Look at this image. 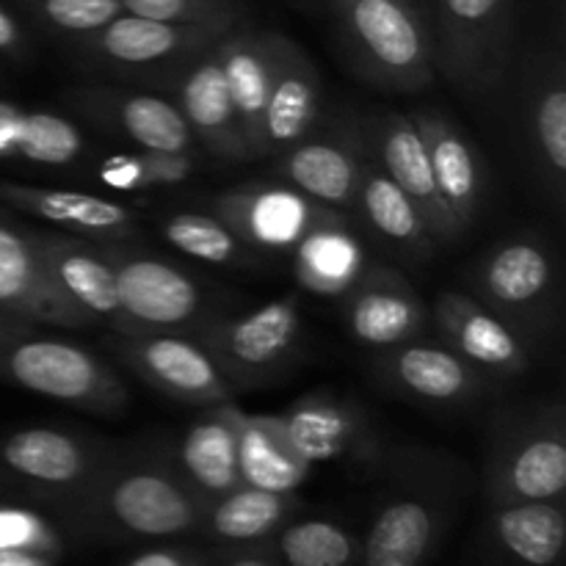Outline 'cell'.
Segmentation results:
<instances>
[{
    "label": "cell",
    "instance_id": "cell-1",
    "mask_svg": "<svg viewBox=\"0 0 566 566\" xmlns=\"http://www.w3.org/2000/svg\"><path fill=\"white\" fill-rule=\"evenodd\" d=\"M357 566H429L468 497V473L440 448H387Z\"/></svg>",
    "mask_w": 566,
    "mask_h": 566
},
{
    "label": "cell",
    "instance_id": "cell-2",
    "mask_svg": "<svg viewBox=\"0 0 566 566\" xmlns=\"http://www.w3.org/2000/svg\"><path fill=\"white\" fill-rule=\"evenodd\" d=\"M64 531L105 542H164L197 534L202 501L182 484L160 448L111 451L70 509Z\"/></svg>",
    "mask_w": 566,
    "mask_h": 566
},
{
    "label": "cell",
    "instance_id": "cell-3",
    "mask_svg": "<svg viewBox=\"0 0 566 566\" xmlns=\"http://www.w3.org/2000/svg\"><path fill=\"white\" fill-rule=\"evenodd\" d=\"M55 332L61 329L0 313V381L105 418L125 412L130 396L119 374Z\"/></svg>",
    "mask_w": 566,
    "mask_h": 566
},
{
    "label": "cell",
    "instance_id": "cell-4",
    "mask_svg": "<svg viewBox=\"0 0 566 566\" xmlns=\"http://www.w3.org/2000/svg\"><path fill=\"white\" fill-rule=\"evenodd\" d=\"M481 492L497 503H564L566 409L534 401L497 409L486 434Z\"/></svg>",
    "mask_w": 566,
    "mask_h": 566
},
{
    "label": "cell",
    "instance_id": "cell-5",
    "mask_svg": "<svg viewBox=\"0 0 566 566\" xmlns=\"http://www.w3.org/2000/svg\"><path fill=\"white\" fill-rule=\"evenodd\" d=\"M337 36L363 81L381 92L415 94L434 83L429 22L407 0H329Z\"/></svg>",
    "mask_w": 566,
    "mask_h": 566
},
{
    "label": "cell",
    "instance_id": "cell-6",
    "mask_svg": "<svg viewBox=\"0 0 566 566\" xmlns=\"http://www.w3.org/2000/svg\"><path fill=\"white\" fill-rule=\"evenodd\" d=\"M434 72L470 103L506 88L514 70L512 0H426Z\"/></svg>",
    "mask_w": 566,
    "mask_h": 566
},
{
    "label": "cell",
    "instance_id": "cell-7",
    "mask_svg": "<svg viewBox=\"0 0 566 566\" xmlns=\"http://www.w3.org/2000/svg\"><path fill=\"white\" fill-rule=\"evenodd\" d=\"M470 296L531 343L542 340L556 329L562 315V263L556 249L534 232L492 243L470 269Z\"/></svg>",
    "mask_w": 566,
    "mask_h": 566
},
{
    "label": "cell",
    "instance_id": "cell-8",
    "mask_svg": "<svg viewBox=\"0 0 566 566\" xmlns=\"http://www.w3.org/2000/svg\"><path fill=\"white\" fill-rule=\"evenodd\" d=\"M114 448L55 426H28L0 440V492L61 514L83 495Z\"/></svg>",
    "mask_w": 566,
    "mask_h": 566
},
{
    "label": "cell",
    "instance_id": "cell-9",
    "mask_svg": "<svg viewBox=\"0 0 566 566\" xmlns=\"http://www.w3.org/2000/svg\"><path fill=\"white\" fill-rule=\"evenodd\" d=\"M224 33L219 28L180 25L122 11L99 31L75 39V44L83 64L94 70L122 81L169 88L177 72L210 44L219 42Z\"/></svg>",
    "mask_w": 566,
    "mask_h": 566
},
{
    "label": "cell",
    "instance_id": "cell-10",
    "mask_svg": "<svg viewBox=\"0 0 566 566\" xmlns=\"http://www.w3.org/2000/svg\"><path fill=\"white\" fill-rule=\"evenodd\" d=\"M302 310L296 296L271 298L260 307L227 318H210L197 329L202 343L235 390L274 379L302 340Z\"/></svg>",
    "mask_w": 566,
    "mask_h": 566
},
{
    "label": "cell",
    "instance_id": "cell-11",
    "mask_svg": "<svg viewBox=\"0 0 566 566\" xmlns=\"http://www.w3.org/2000/svg\"><path fill=\"white\" fill-rule=\"evenodd\" d=\"M520 153L531 180L562 213L566 199V72L562 53H534L517 81Z\"/></svg>",
    "mask_w": 566,
    "mask_h": 566
},
{
    "label": "cell",
    "instance_id": "cell-12",
    "mask_svg": "<svg viewBox=\"0 0 566 566\" xmlns=\"http://www.w3.org/2000/svg\"><path fill=\"white\" fill-rule=\"evenodd\" d=\"M293 448L307 464H352L376 473L387 446L376 420L357 398L310 392L276 415Z\"/></svg>",
    "mask_w": 566,
    "mask_h": 566
},
{
    "label": "cell",
    "instance_id": "cell-13",
    "mask_svg": "<svg viewBox=\"0 0 566 566\" xmlns=\"http://www.w3.org/2000/svg\"><path fill=\"white\" fill-rule=\"evenodd\" d=\"M116 276V291L136 335L149 332H186L205 324L202 287L177 265L136 252L125 243H99Z\"/></svg>",
    "mask_w": 566,
    "mask_h": 566
},
{
    "label": "cell",
    "instance_id": "cell-14",
    "mask_svg": "<svg viewBox=\"0 0 566 566\" xmlns=\"http://www.w3.org/2000/svg\"><path fill=\"white\" fill-rule=\"evenodd\" d=\"M116 354L127 368L164 396L191 407H213L235 398V387L197 337L180 332L116 335Z\"/></svg>",
    "mask_w": 566,
    "mask_h": 566
},
{
    "label": "cell",
    "instance_id": "cell-15",
    "mask_svg": "<svg viewBox=\"0 0 566 566\" xmlns=\"http://www.w3.org/2000/svg\"><path fill=\"white\" fill-rule=\"evenodd\" d=\"M219 216L252 252H291L313 227L340 216L287 182H243L213 199Z\"/></svg>",
    "mask_w": 566,
    "mask_h": 566
},
{
    "label": "cell",
    "instance_id": "cell-16",
    "mask_svg": "<svg viewBox=\"0 0 566 566\" xmlns=\"http://www.w3.org/2000/svg\"><path fill=\"white\" fill-rule=\"evenodd\" d=\"M370 374L392 396L442 409L470 407L492 385L442 340L420 337L374 352Z\"/></svg>",
    "mask_w": 566,
    "mask_h": 566
},
{
    "label": "cell",
    "instance_id": "cell-17",
    "mask_svg": "<svg viewBox=\"0 0 566 566\" xmlns=\"http://www.w3.org/2000/svg\"><path fill=\"white\" fill-rule=\"evenodd\" d=\"M442 343L490 381L520 379L534 365V343L464 291H442L434 302Z\"/></svg>",
    "mask_w": 566,
    "mask_h": 566
},
{
    "label": "cell",
    "instance_id": "cell-18",
    "mask_svg": "<svg viewBox=\"0 0 566 566\" xmlns=\"http://www.w3.org/2000/svg\"><path fill=\"white\" fill-rule=\"evenodd\" d=\"M365 155L368 138L363 122L343 119L321 133L313 130L274 158L282 182L298 188L324 208L348 213L354 210Z\"/></svg>",
    "mask_w": 566,
    "mask_h": 566
},
{
    "label": "cell",
    "instance_id": "cell-19",
    "mask_svg": "<svg viewBox=\"0 0 566 566\" xmlns=\"http://www.w3.org/2000/svg\"><path fill=\"white\" fill-rule=\"evenodd\" d=\"M363 127L374 158L390 175V180L407 193L409 202L418 208L420 219H423L426 230L434 238L437 247L457 243L462 238V230L453 221L448 205L442 202L429 164V153H426L423 138H420L409 114L379 111L370 119H365Z\"/></svg>",
    "mask_w": 566,
    "mask_h": 566
},
{
    "label": "cell",
    "instance_id": "cell-20",
    "mask_svg": "<svg viewBox=\"0 0 566 566\" xmlns=\"http://www.w3.org/2000/svg\"><path fill=\"white\" fill-rule=\"evenodd\" d=\"M75 108L108 136L136 149L169 155H197V142L171 99L130 88L88 86L75 92Z\"/></svg>",
    "mask_w": 566,
    "mask_h": 566
},
{
    "label": "cell",
    "instance_id": "cell-21",
    "mask_svg": "<svg viewBox=\"0 0 566 566\" xmlns=\"http://www.w3.org/2000/svg\"><path fill=\"white\" fill-rule=\"evenodd\" d=\"M343 324L354 343L379 352L423 335L426 302L401 271L368 263L343 296Z\"/></svg>",
    "mask_w": 566,
    "mask_h": 566
},
{
    "label": "cell",
    "instance_id": "cell-22",
    "mask_svg": "<svg viewBox=\"0 0 566 566\" xmlns=\"http://www.w3.org/2000/svg\"><path fill=\"white\" fill-rule=\"evenodd\" d=\"M0 313L61 332L94 329V321L72 307L44 269L36 232L0 221Z\"/></svg>",
    "mask_w": 566,
    "mask_h": 566
},
{
    "label": "cell",
    "instance_id": "cell-23",
    "mask_svg": "<svg viewBox=\"0 0 566 566\" xmlns=\"http://www.w3.org/2000/svg\"><path fill=\"white\" fill-rule=\"evenodd\" d=\"M564 503H497L486 506L475 534L479 566H564Z\"/></svg>",
    "mask_w": 566,
    "mask_h": 566
},
{
    "label": "cell",
    "instance_id": "cell-24",
    "mask_svg": "<svg viewBox=\"0 0 566 566\" xmlns=\"http://www.w3.org/2000/svg\"><path fill=\"white\" fill-rule=\"evenodd\" d=\"M44 269L61 296L94 324H108L116 335H136L116 291V276L103 247L66 232H36Z\"/></svg>",
    "mask_w": 566,
    "mask_h": 566
},
{
    "label": "cell",
    "instance_id": "cell-25",
    "mask_svg": "<svg viewBox=\"0 0 566 566\" xmlns=\"http://www.w3.org/2000/svg\"><path fill=\"white\" fill-rule=\"evenodd\" d=\"M205 412L182 429L177 442L160 448L182 484L205 503L243 486L238 464V423L241 412L232 401L202 407Z\"/></svg>",
    "mask_w": 566,
    "mask_h": 566
},
{
    "label": "cell",
    "instance_id": "cell-26",
    "mask_svg": "<svg viewBox=\"0 0 566 566\" xmlns=\"http://www.w3.org/2000/svg\"><path fill=\"white\" fill-rule=\"evenodd\" d=\"M0 205L94 243H127L138 235L136 210L103 193L0 182Z\"/></svg>",
    "mask_w": 566,
    "mask_h": 566
},
{
    "label": "cell",
    "instance_id": "cell-27",
    "mask_svg": "<svg viewBox=\"0 0 566 566\" xmlns=\"http://www.w3.org/2000/svg\"><path fill=\"white\" fill-rule=\"evenodd\" d=\"M169 88L175 92V105L180 108L193 142L205 153L221 160H252L247 144H243V133L238 125L235 105H232L216 44L188 61L177 72Z\"/></svg>",
    "mask_w": 566,
    "mask_h": 566
},
{
    "label": "cell",
    "instance_id": "cell-28",
    "mask_svg": "<svg viewBox=\"0 0 566 566\" xmlns=\"http://www.w3.org/2000/svg\"><path fill=\"white\" fill-rule=\"evenodd\" d=\"M321 75L302 44L271 31V70L265 94V158L285 153L315 130Z\"/></svg>",
    "mask_w": 566,
    "mask_h": 566
},
{
    "label": "cell",
    "instance_id": "cell-29",
    "mask_svg": "<svg viewBox=\"0 0 566 566\" xmlns=\"http://www.w3.org/2000/svg\"><path fill=\"white\" fill-rule=\"evenodd\" d=\"M409 119L423 138L442 202L448 205L453 221L464 235L479 216L481 205H484V158L473 147V142L464 136L462 127L442 111L415 108L409 111Z\"/></svg>",
    "mask_w": 566,
    "mask_h": 566
},
{
    "label": "cell",
    "instance_id": "cell-30",
    "mask_svg": "<svg viewBox=\"0 0 566 566\" xmlns=\"http://www.w3.org/2000/svg\"><path fill=\"white\" fill-rule=\"evenodd\" d=\"M249 158H265V94L271 70V31L232 28L216 42Z\"/></svg>",
    "mask_w": 566,
    "mask_h": 566
},
{
    "label": "cell",
    "instance_id": "cell-31",
    "mask_svg": "<svg viewBox=\"0 0 566 566\" xmlns=\"http://www.w3.org/2000/svg\"><path fill=\"white\" fill-rule=\"evenodd\" d=\"M302 509L296 492H269L238 486L205 503L197 534L221 551L265 545Z\"/></svg>",
    "mask_w": 566,
    "mask_h": 566
},
{
    "label": "cell",
    "instance_id": "cell-32",
    "mask_svg": "<svg viewBox=\"0 0 566 566\" xmlns=\"http://www.w3.org/2000/svg\"><path fill=\"white\" fill-rule=\"evenodd\" d=\"M354 213L387 247H392L398 254L415 260V263H426L440 249L434 238L429 235V230H426L418 208L409 202L407 193L381 169L370 147L363 160V171H359L357 193H354Z\"/></svg>",
    "mask_w": 566,
    "mask_h": 566
},
{
    "label": "cell",
    "instance_id": "cell-33",
    "mask_svg": "<svg viewBox=\"0 0 566 566\" xmlns=\"http://www.w3.org/2000/svg\"><path fill=\"white\" fill-rule=\"evenodd\" d=\"M293 276L302 291L324 298H343L368 265V252L340 213L307 232L291 249Z\"/></svg>",
    "mask_w": 566,
    "mask_h": 566
},
{
    "label": "cell",
    "instance_id": "cell-34",
    "mask_svg": "<svg viewBox=\"0 0 566 566\" xmlns=\"http://www.w3.org/2000/svg\"><path fill=\"white\" fill-rule=\"evenodd\" d=\"M238 464L243 486L269 492H296L313 473V464L293 448L276 415L241 412Z\"/></svg>",
    "mask_w": 566,
    "mask_h": 566
},
{
    "label": "cell",
    "instance_id": "cell-35",
    "mask_svg": "<svg viewBox=\"0 0 566 566\" xmlns=\"http://www.w3.org/2000/svg\"><path fill=\"white\" fill-rule=\"evenodd\" d=\"M280 566H357L359 539L335 520H291L269 539Z\"/></svg>",
    "mask_w": 566,
    "mask_h": 566
},
{
    "label": "cell",
    "instance_id": "cell-36",
    "mask_svg": "<svg viewBox=\"0 0 566 566\" xmlns=\"http://www.w3.org/2000/svg\"><path fill=\"white\" fill-rule=\"evenodd\" d=\"M158 230L177 252L202 263L232 269L252 260V249L213 213H193V210L164 213L158 219Z\"/></svg>",
    "mask_w": 566,
    "mask_h": 566
},
{
    "label": "cell",
    "instance_id": "cell-37",
    "mask_svg": "<svg viewBox=\"0 0 566 566\" xmlns=\"http://www.w3.org/2000/svg\"><path fill=\"white\" fill-rule=\"evenodd\" d=\"M193 175H197V155L147 153V149L105 155L92 171L99 186L119 193H147L155 188L180 186Z\"/></svg>",
    "mask_w": 566,
    "mask_h": 566
},
{
    "label": "cell",
    "instance_id": "cell-38",
    "mask_svg": "<svg viewBox=\"0 0 566 566\" xmlns=\"http://www.w3.org/2000/svg\"><path fill=\"white\" fill-rule=\"evenodd\" d=\"M81 127L53 111H25L17 133L14 160L31 166H72L86 155Z\"/></svg>",
    "mask_w": 566,
    "mask_h": 566
},
{
    "label": "cell",
    "instance_id": "cell-39",
    "mask_svg": "<svg viewBox=\"0 0 566 566\" xmlns=\"http://www.w3.org/2000/svg\"><path fill=\"white\" fill-rule=\"evenodd\" d=\"M36 25L64 39H83L119 17V0H14Z\"/></svg>",
    "mask_w": 566,
    "mask_h": 566
},
{
    "label": "cell",
    "instance_id": "cell-40",
    "mask_svg": "<svg viewBox=\"0 0 566 566\" xmlns=\"http://www.w3.org/2000/svg\"><path fill=\"white\" fill-rule=\"evenodd\" d=\"M66 531L39 509L25 503H0V553L64 556Z\"/></svg>",
    "mask_w": 566,
    "mask_h": 566
},
{
    "label": "cell",
    "instance_id": "cell-41",
    "mask_svg": "<svg viewBox=\"0 0 566 566\" xmlns=\"http://www.w3.org/2000/svg\"><path fill=\"white\" fill-rule=\"evenodd\" d=\"M127 14L232 31L243 25L241 0H119Z\"/></svg>",
    "mask_w": 566,
    "mask_h": 566
},
{
    "label": "cell",
    "instance_id": "cell-42",
    "mask_svg": "<svg viewBox=\"0 0 566 566\" xmlns=\"http://www.w3.org/2000/svg\"><path fill=\"white\" fill-rule=\"evenodd\" d=\"M122 566H216V556L213 553L193 551V547L158 545L136 553Z\"/></svg>",
    "mask_w": 566,
    "mask_h": 566
},
{
    "label": "cell",
    "instance_id": "cell-43",
    "mask_svg": "<svg viewBox=\"0 0 566 566\" xmlns=\"http://www.w3.org/2000/svg\"><path fill=\"white\" fill-rule=\"evenodd\" d=\"M0 55L6 59H25L28 55V33L22 22L17 20L14 11L0 0Z\"/></svg>",
    "mask_w": 566,
    "mask_h": 566
},
{
    "label": "cell",
    "instance_id": "cell-44",
    "mask_svg": "<svg viewBox=\"0 0 566 566\" xmlns=\"http://www.w3.org/2000/svg\"><path fill=\"white\" fill-rule=\"evenodd\" d=\"M25 111L11 99H0V160H14L17 133Z\"/></svg>",
    "mask_w": 566,
    "mask_h": 566
},
{
    "label": "cell",
    "instance_id": "cell-45",
    "mask_svg": "<svg viewBox=\"0 0 566 566\" xmlns=\"http://www.w3.org/2000/svg\"><path fill=\"white\" fill-rule=\"evenodd\" d=\"M221 566H280V562L271 553L269 542L265 545L252 547H232V551H221Z\"/></svg>",
    "mask_w": 566,
    "mask_h": 566
},
{
    "label": "cell",
    "instance_id": "cell-46",
    "mask_svg": "<svg viewBox=\"0 0 566 566\" xmlns=\"http://www.w3.org/2000/svg\"><path fill=\"white\" fill-rule=\"evenodd\" d=\"M0 566H59V558L39 553H0Z\"/></svg>",
    "mask_w": 566,
    "mask_h": 566
},
{
    "label": "cell",
    "instance_id": "cell-47",
    "mask_svg": "<svg viewBox=\"0 0 566 566\" xmlns=\"http://www.w3.org/2000/svg\"><path fill=\"white\" fill-rule=\"evenodd\" d=\"M409 6H415V9H420L423 11V17H426V0H407Z\"/></svg>",
    "mask_w": 566,
    "mask_h": 566
},
{
    "label": "cell",
    "instance_id": "cell-48",
    "mask_svg": "<svg viewBox=\"0 0 566 566\" xmlns=\"http://www.w3.org/2000/svg\"><path fill=\"white\" fill-rule=\"evenodd\" d=\"M9 216H11V210L6 208V205H0V221H3V219H9Z\"/></svg>",
    "mask_w": 566,
    "mask_h": 566
}]
</instances>
